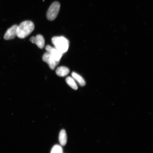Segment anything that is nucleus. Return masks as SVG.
<instances>
[{"label":"nucleus","instance_id":"nucleus-1","mask_svg":"<svg viewBox=\"0 0 153 153\" xmlns=\"http://www.w3.org/2000/svg\"><path fill=\"white\" fill-rule=\"evenodd\" d=\"M34 29V24L31 21H24L17 27V37L21 39H24L29 35L33 31Z\"/></svg>","mask_w":153,"mask_h":153},{"label":"nucleus","instance_id":"nucleus-2","mask_svg":"<svg viewBox=\"0 0 153 153\" xmlns=\"http://www.w3.org/2000/svg\"><path fill=\"white\" fill-rule=\"evenodd\" d=\"M54 48L64 54L68 50L69 47V41L63 36H56L51 40Z\"/></svg>","mask_w":153,"mask_h":153},{"label":"nucleus","instance_id":"nucleus-3","mask_svg":"<svg viewBox=\"0 0 153 153\" xmlns=\"http://www.w3.org/2000/svg\"><path fill=\"white\" fill-rule=\"evenodd\" d=\"M60 7V3L59 2H53L47 11V17L48 20L51 21L54 20L58 15Z\"/></svg>","mask_w":153,"mask_h":153},{"label":"nucleus","instance_id":"nucleus-4","mask_svg":"<svg viewBox=\"0 0 153 153\" xmlns=\"http://www.w3.org/2000/svg\"><path fill=\"white\" fill-rule=\"evenodd\" d=\"M42 59L44 62L47 63L48 64L50 68L52 70H54L60 62L55 60L51 55L48 52L45 53L43 55Z\"/></svg>","mask_w":153,"mask_h":153},{"label":"nucleus","instance_id":"nucleus-5","mask_svg":"<svg viewBox=\"0 0 153 153\" xmlns=\"http://www.w3.org/2000/svg\"><path fill=\"white\" fill-rule=\"evenodd\" d=\"M45 50L51 55L55 60L60 62V59L63 55V53L57 50L55 48L50 45H47L45 47Z\"/></svg>","mask_w":153,"mask_h":153},{"label":"nucleus","instance_id":"nucleus-6","mask_svg":"<svg viewBox=\"0 0 153 153\" xmlns=\"http://www.w3.org/2000/svg\"><path fill=\"white\" fill-rule=\"evenodd\" d=\"M30 41L32 43L35 44L40 49L43 48L45 45V40L42 36L38 34L36 37H32Z\"/></svg>","mask_w":153,"mask_h":153},{"label":"nucleus","instance_id":"nucleus-7","mask_svg":"<svg viewBox=\"0 0 153 153\" xmlns=\"http://www.w3.org/2000/svg\"><path fill=\"white\" fill-rule=\"evenodd\" d=\"M18 25H14L7 30L5 33L4 38L6 40L14 39L17 36L16 30Z\"/></svg>","mask_w":153,"mask_h":153},{"label":"nucleus","instance_id":"nucleus-8","mask_svg":"<svg viewBox=\"0 0 153 153\" xmlns=\"http://www.w3.org/2000/svg\"><path fill=\"white\" fill-rule=\"evenodd\" d=\"M70 72V71L69 68L65 66L58 67L56 70L57 75L62 77H64L68 75Z\"/></svg>","mask_w":153,"mask_h":153},{"label":"nucleus","instance_id":"nucleus-9","mask_svg":"<svg viewBox=\"0 0 153 153\" xmlns=\"http://www.w3.org/2000/svg\"><path fill=\"white\" fill-rule=\"evenodd\" d=\"M72 77L78 82L79 85L83 87L86 85L85 81L84 78L79 74H76L75 72H73L71 74Z\"/></svg>","mask_w":153,"mask_h":153},{"label":"nucleus","instance_id":"nucleus-10","mask_svg":"<svg viewBox=\"0 0 153 153\" xmlns=\"http://www.w3.org/2000/svg\"><path fill=\"white\" fill-rule=\"evenodd\" d=\"M59 141L60 144L62 146H65L67 142V135L66 131L62 129L60 132L59 135Z\"/></svg>","mask_w":153,"mask_h":153},{"label":"nucleus","instance_id":"nucleus-11","mask_svg":"<svg viewBox=\"0 0 153 153\" xmlns=\"http://www.w3.org/2000/svg\"><path fill=\"white\" fill-rule=\"evenodd\" d=\"M66 81L68 85L71 87L72 88L76 90L78 88V87L76 82L73 78L71 76H68L66 79Z\"/></svg>","mask_w":153,"mask_h":153},{"label":"nucleus","instance_id":"nucleus-12","mask_svg":"<svg viewBox=\"0 0 153 153\" xmlns=\"http://www.w3.org/2000/svg\"><path fill=\"white\" fill-rule=\"evenodd\" d=\"M51 153H63L62 147L59 145H55L51 149Z\"/></svg>","mask_w":153,"mask_h":153}]
</instances>
